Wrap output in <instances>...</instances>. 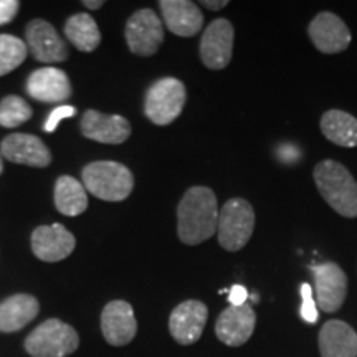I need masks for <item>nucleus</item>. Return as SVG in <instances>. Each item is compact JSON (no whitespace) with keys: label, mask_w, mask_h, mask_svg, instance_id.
I'll list each match as a JSON object with an SVG mask.
<instances>
[{"label":"nucleus","mask_w":357,"mask_h":357,"mask_svg":"<svg viewBox=\"0 0 357 357\" xmlns=\"http://www.w3.org/2000/svg\"><path fill=\"white\" fill-rule=\"evenodd\" d=\"M20 2L17 0H0V25H6L15 19Z\"/></svg>","instance_id":"c85d7f7f"},{"label":"nucleus","mask_w":357,"mask_h":357,"mask_svg":"<svg viewBox=\"0 0 357 357\" xmlns=\"http://www.w3.org/2000/svg\"><path fill=\"white\" fill-rule=\"evenodd\" d=\"M26 43L35 60L43 63H60L68 58V48L55 26L47 20L35 19L26 25Z\"/></svg>","instance_id":"4468645a"},{"label":"nucleus","mask_w":357,"mask_h":357,"mask_svg":"<svg viewBox=\"0 0 357 357\" xmlns=\"http://www.w3.org/2000/svg\"><path fill=\"white\" fill-rule=\"evenodd\" d=\"M255 229V211L248 200H227L218 213V245L227 252H238L250 242Z\"/></svg>","instance_id":"20e7f679"},{"label":"nucleus","mask_w":357,"mask_h":357,"mask_svg":"<svg viewBox=\"0 0 357 357\" xmlns=\"http://www.w3.org/2000/svg\"><path fill=\"white\" fill-rule=\"evenodd\" d=\"M65 35L79 52H95L101 43V32L88 13L71 15L65 24Z\"/></svg>","instance_id":"b1692460"},{"label":"nucleus","mask_w":357,"mask_h":357,"mask_svg":"<svg viewBox=\"0 0 357 357\" xmlns=\"http://www.w3.org/2000/svg\"><path fill=\"white\" fill-rule=\"evenodd\" d=\"M314 184L333 211L346 218L357 217V182L346 166L336 160H321L312 172Z\"/></svg>","instance_id":"f03ea898"},{"label":"nucleus","mask_w":357,"mask_h":357,"mask_svg":"<svg viewBox=\"0 0 357 357\" xmlns=\"http://www.w3.org/2000/svg\"><path fill=\"white\" fill-rule=\"evenodd\" d=\"M321 357H357V333L344 321H328L318 337Z\"/></svg>","instance_id":"aec40b11"},{"label":"nucleus","mask_w":357,"mask_h":357,"mask_svg":"<svg viewBox=\"0 0 357 357\" xmlns=\"http://www.w3.org/2000/svg\"><path fill=\"white\" fill-rule=\"evenodd\" d=\"M26 93L37 101L58 102L71 96V83L63 70L40 68L35 70L26 79Z\"/></svg>","instance_id":"6ab92c4d"},{"label":"nucleus","mask_w":357,"mask_h":357,"mask_svg":"<svg viewBox=\"0 0 357 357\" xmlns=\"http://www.w3.org/2000/svg\"><path fill=\"white\" fill-rule=\"evenodd\" d=\"M83 6L89 10H98V8L105 6V2L102 0H83Z\"/></svg>","instance_id":"2f4dec72"},{"label":"nucleus","mask_w":357,"mask_h":357,"mask_svg":"<svg viewBox=\"0 0 357 357\" xmlns=\"http://www.w3.org/2000/svg\"><path fill=\"white\" fill-rule=\"evenodd\" d=\"M0 154L13 164L32 167H47L52 162V154L42 139L32 134L15 132L7 136L0 146Z\"/></svg>","instance_id":"f3484780"},{"label":"nucleus","mask_w":357,"mask_h":357,"mask_svg":"<svg viewBox=\"0 0 357 357\" xmlns=\"http://www.w3.org/2000/svg\"><path fill=\"white\" fill-rule=\"evenodd\" d=\"M321 132L341 147H357V118L341 109L326 111L321 118Z\"/></svg>","instance_id":"4be33fe9"},{"label":"nucleus","mask_w":357,"mask_h":357,"mask_svg":"<svg viewBox=\"0 0 357 357\" xmlns=\"http://www.w3.org/2000/svg\"><path fill=\"white\" fill-rule=\"evenodd\" d=\"M200 3H202L204 7H207L208 10H220V8L229 6V0H218V2H212V0H204V2H200Z\"/></svg>","instance_id":"7c9ffc66"},{"label":"nucleus","mask_w":357,"mask_h":357,"mask_svg":"<svg viewBox=\"0 0 357 357\" xmlns=\"http://www.w3.org/2000/svg\"><path fill=\"white\" fill-rule=\"evenodd\" d=\"M40 303L32 294H13L0 303V333H17L38 316Z\"/></svg>","instance_id":"412c9836"},{"label":"nucleus","mask_w":357,"mask_h":357,"mask_svg":"<svg viewBox=\"0 0 357 357\" xmlns=\"http://www.w3.org/2000/svg\"><path fill=\"white\" fill-rule=\"evenodd\" d=\"M187 101V91L181 79L166 77L147 89L144 113L155 126H167L181 116Z\"/></svg>","instance_id":"423d86ee"},{"label":"nucleus","mask_w":357,"mask_h":357,"mask_svg":"<svg viewBox=\"0 0 357 357\" xmlns=\"http://www.w3.org/2000/svg\"><path fill=\"white\" fill-rule=\"evenodd\" d=\"M77 240L60 223L37 227L32 234V250L38 260L47 263L61 261L71 255Z\"/></svg>","instance_id":"ddd939ff"},{"label":"nucleus","mask_w":357,"mask_h":357,"mask_svg":"<svg viewBox=\"0 0 357 357\" xmlns=\"http://www.w3.org/2000/svg\"><path fill=\"white\" fill-rule=\"evenodd\" d=\"M164 24L177 37H194L204 25L200 7L190 0H160Z\"/></svg>","instance_id":"a211bd4d"},{"label":"nucleus","mask_w":357,"mask_h":357,"mask_svg":"<svg viewBox=\"0 0 357 357\" xmlns=\"http://www.w3.org/2000/svg\"><path fill=\"white\" fill-rule=\"evenodd\" d=\"M82 134L102 144H123L131 136V124L124 116L89 109L82 119Z\"/></svg>","instance_id":"dca6fc26"},{"label":"nucleus","mask_w":357,"mask_h":357,"mask_svg":"<svg viewBox=\"0 0 357 357\" xmlns=\"http://www.w3.org/2000/svg\"><path fill=\"white\" fill-rule=\"evenodd\" d=\"M56 211L66 217H78L88 208L86 189L78 178L71 176L58 177L55 184Z\"/></svg>","instance_id":"5701e85b"},{"label":"nucleus","mask_w":357,"mask_h":357,"mask_svg":"<svg viewBox=\"0 0 357 357\" xmlns=\"http://www.w3.org/2000/svg\"><path fill=\"white\" fill-rule=\"evenodd\" d=\"M26 47L24 40L13 35H0V77H6L25 61Z\"/></svg>","instance_id":"393cba45"},{"label":"nucleus","mask_w":357,"mask_h":357,"mask_svg":"<svg viewBox=\"0 0 357 357\" xmlns=\"http://www.w3.org/2000/svg\"><path fill=\"white\" fill-rule=\"evenodd\" d=\"M247 298H248V291L247 288L242 287V284H235V287H231V289L229 291L230 306H242L247 303Z\"/></svg>","instance_id":"c756f323"},{"label":"nucleus","mask_w":357,"mask_h":357,"mask_svg":"<svg viewBox=\"0 0 357 357\" xmlns=\"http://www.w3.org/2000/svg\"><path fill=\"white\" fill-rule=\"evenodd\" d=\"M208 319V307L199 300H187L174 307L169 318V333L178 344L190 346L202 337Z\"/></svg>","instance_id":"9d476101"},{"label":"nucleus","mask_w":357,"mask_h":357,"mask_svg":"<svg viewBox=\"0 0 357 357\" xmlns=\"http://www.w3.org/2000/svg\"><path fill=\"white\" fill-rule=\"evenodd\" d=\"M307 35L316 50L328 55L344 52L352 38L344 20L333 12L318 13L307 26Z\"/></svg>","instance_id":"9b49d317"},{"label":"nucleus","mask_w":357,"mask_h":357,"mask_svg":"<svg viewBox=\"0 0 357 357\" xmlns=\"http://www.w3.org/2000/svg\"><path fill=\"white\" fill-rule=\"evenodd\" d=\"M78 346V333L60 319L43 321L25 339V351L32 357H68Z\"/></svg>","instance_id":"39448f33"},{"label":"nucleus","mask_w":357,"mask_h":357,"mask_svg":"<svg viewBox=\"0 0 357 357\" xmlns=\"http://www.w3.org/2000/svg\"><path fill=\"white\" fill-rule=\"evenodd\" d=\"M32 108L20 96H6L0 102V126L17 128L32 118Z\"/></svg>","instance_id":"a878e982"},{"label":"nucleus","mask_w":357,"mask_h":357,"mask_svg":"<svg viewBox=\"0 0 357 357\" xmlns=\"http://www.w3.org/2000/svg\"><path fill=\"white\" fill-rule=\"evenodd\" d=\"M301 296H303V305H301V318L306 323L314 324L319 319L318 307H316L314 298H312V288L311 284L303 283L301 284Z\"/></svg>","instance_id":"bb28decb"},{"label":"nucleus","mask_w":357,"mask_h":357,"mask_svg":"<svg viewBox=\"0 0 357 357\" xmlns=\"http://www.w3.org/2000/svg\"><path fill=\"white\" fill-rule=\"evenodd\" d=\"M316 283L318 306L324 312L341 310L347 294V276L341 266L334 261L319 263L311 266Z\"/></svg>","instance_id":"1a4fd4ad"},{"label":"nucleus","mask_w":357,"mask_h":357,"mask_svg":"<svg viewBox=\"0 0 357 357\" xmlns=\"http://www.w3.org/2000/svg\"><path fill=\"white\" fill-rule=\"evenodd\" d=\"M235 30L230 20L215 19L205 29L200 40V58L211 70H223L229 66L234 53Z\"/></svg>","instance_id":"6e6552de"},{"label":"nucleus","mask_w":357,"mask_h":357,"mask_svg":"<svg viewBox=\"0 0 357 357\" xmlns=\"http://www.w3.org/2000/svg\"><path fill=\"white\" fill-rule=\"evenodd\" d=\"M3 171V164H2V154H0V174Z\"/></svg>","instance_id":"473e14b6"},{"label":"nucleus","mask_w":357,"mask_h":357,"mask_svg":"<svg viewBox=\"0 0 357 357\" xmlns=\"http://www.w3.org/2000/svg\"><path fill=\"white\" fill-rule=\"evenodd\" d=\"M257 316L253 307L245 303L242 306H229L222 311L215 323V334L223 344L230 347L243 346L255 331Z\"/></svg>","instance_id":"2eb2a0df"},{"label":"nucleus","mask_w":357,"mask_h":357,"mask_svg":"<svg viewBox=\"0 0 357 357\" xmlns=\"http://www.w3.org/2000/svg\"><path fill=\"white\" fill-rule=\"evenodd\" d=\"M84 189L106 202L126 200L134 189L132 172L113 160H98L88 164L82 172Z\"/></svg>","instance_id":"7ed1b4c3"},{"label":"nucleus","mask_w":357,"mask_h":357,"mask_svg":"<svg viewBox=\"0 0 357 357\" xmlns=\"http://www.w3.org/2000/svg\"><path fill=\"white\" fill-rule=\"evenodd\" d=\"M75 113H77V109L73 108V106H58V108H55L50 113V116H48L47 123H45L43 129L47 132H53L56 129L58 124H60L61 119L65 118H71V116H75Z\"/></svg>","instance_id":"cd10ccee"},{"label":"nucleus","mask_w":357,"mask_h":357,"mask_svg":"<svg viewBox=\"0 0 357 357\" xmlns=\"http://www.w3.org/2000/svg\"><path fill=\"white\" fill-rule=\"evenodd\" d=\"M101 333L111 346H126L136 337L137 321L128 301H109L101 312Z\"/></svg>","instance_id":"f8f14e48"},{"label":"nucleus","mask_w":357,"mask_h":357,"mask_svg":"<svg viewBox=\"0 0 357 357\" xmlns=\"http://www.w3.org/2000/svg\"><path fill=\"white\" fill-rule=\"evenodd\" d=\"M217 197L212 189L202 185L190 187L177 207V235L184 245H199L217 234Z\"/></svg>","instance_id":"f257e3e1"},{"label":"nucleus","mask_w":357,"mask_h":357,"mask_svg":"<svg viewBox=\"0 0 357 357\" xmlns=\"http://www.w3.org/2000/svg\"><path fill=\"white\" fill-rule=\"evenodd\" d=\"M124 35L129 52L139 56H153L164 42L162 20H159L153 8H141L129 17Z\"/></svg>","instance_id":"0eeeda50"}]
</instances>
